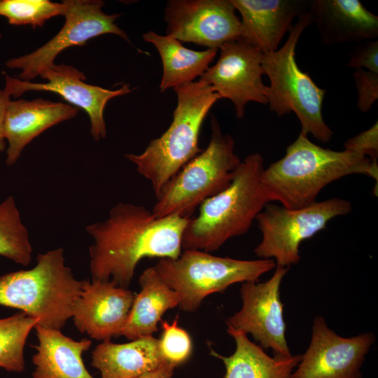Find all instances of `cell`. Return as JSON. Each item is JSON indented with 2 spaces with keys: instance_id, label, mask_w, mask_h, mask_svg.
Segmentation results:
<instances>
[{
  "instance_id": "31",
  "label": "cell",
  "mask_w": 378,
  "mask_h": 378,
  "mask_svg": "<svg viewBox=\"0 0 378 378\" xmlns=\"http://www.w3.org/2000/svg\"><path fill=\"white\" fill-rule=\"evenodd\" d=\"M344 149L360 153L377 162L378 157V125L376 122L370 128L349 139L344 144Z\"/></svg>"
},
{
  "instance_id": "9",
  "label": "cell",
  "mask_w": 378,
  "mask_h": 378,
  "mask_svg": "<svg viewBox=\"0 0 378 378\" xmlns=\"http://www.w3.org/2000/svg\"><path fill=\"white\" fill-rule=\"evenodd\" d=\"M351 209L349 201L340 198L316 202L299 209L267 203L255 218L262 239L254 253L262 259H273L276 266L297 264L301 242L326 228L332 218L345 215Z\"/></svg>"
},
{
  "instance_id": "25",
  "label": "cell",
  "mask_w": 378,
  "mask_h": 378,
  "mask_svg": "<svg viewBox=\"0 0 378 378\" xmlns=\"http://www.w3.org/2000/svg\"><path fill=\"white\" fill-rule=\"evenodd\" d=\"M0 255L23 266L31 261L28 231L12 196L0 203Z\"/></svg>"
},
{
  "instance_id": "32",
  "label": "cell",
  "mask_w": 378,
  "mask_h": 378,
  "mask_svg": "<svg viewBox=\"0 0 378 378\" xmlns=\"http://www.w3.org/2000/svg\"><path fill=\"white\" fill-rule=\"evenodd\" d=\"M10 101V95L4 88L0 89V151L5 150L6 147V139L4 133V122L7 105Z\"/></svg>"
},
{
  "instance_id": "17",
  "label": "cell",
  "mask_w": 378,
  "mask_h": 378,
  "mask_svg": "<svg viewBox=\"0 0 378 378\" xmlns=\"http://www.w3.org/2000/svg\"><path fill=\"white\" fill-rule=\"evenodd\" d=\"M241 14V38L258 48L262 54L279 49L295 18L308 10L309 1L230 0Z\"/></svg>"
},
{
  "instance_id": "1",
  "label": "cell",
  "mask_w": 378,
  "mask_h": 378,
  "mask_svg": "<svg viewBox=\"0 0 378 378\" xmlns=\"http://www.w3.org/2000/svg\"><path fill=\"white\" fill-rule=\"evenodd\" d=\"M188 220L178 216L158 218L141 205L115 204L106 220L85 228L94 239L89 248L92 280L128 288L141 259L178 258Z\"/></svg>"
},
{
  "instance_id": "10",
  "label": "cell",
  "mask_w": 378,
  "mask_h": 378,
  "mask_svg": "<svg viewBox=\"0 0 378 378\" xmlns=\"http://www.w3.org/2000/svg\"><path fill=\"white\" fill-rule=\"evenodd\" d=\"M64 23L60 31L50 41L34 52L8 59L6 65L18 69L16 78L30 81L55 64L57 56L64 50L83 46L94 37L113 34L130 42L127 34L115 23L120 14H106L102 11L101 0H65Z\"/></svg>"
},
{
  "instance_id": "21",
  "label": "cell",
  "mask_w": 378,
  "mask_h": 378,
  "mask_svg": "<svg viewBox=\"0 0 378 378\" xmlns=\"http://www.w3.org/2000/svg\"><path fill=\"white\" fill-rule=\"evenodd\" d=\"M164 362L159 340L151 335L124 344L104 341L92 351L91 365L101 378H137Z\"/></svg>"
},
{
  "instance_id": "19",
  "label": "cell",
  "mask_w": 378,
  "mask_h": 378,
  "mask_svg": "<svg viewBox=\"0 0 378 378\" xmlns=\"http://www.w3.org/2000/svg\"><path fill=\"white\" fill-rule=\"evenodd\" d=\"M308 10L324 44L361 43L378 36L377 15L359 0L309 1Z\"/></svg>"
},
{
  "instance_id": "20",
  "label": "cell",
  "mask_w": 378,
  "mask_h": 378,
  "mask_svg": "<svg viewBox=\"0 0 378 378\" xmlns=\"http://www.w3.org/2000/svg\"><path fill=\"white\" fill-rule=\"evenodd\" d=\"M34 328L38 344L34 346L33 378H94L83 360V354L90 347L91 340H74L60 330L38 324Z\"/></svg>"
},
{
  "instance_id": "13",
  "label": "cell",
  "mask_w": 378,
  "mask_h": 378,
  "mask_svg": "<svg viewBox=\"0 0 378 378\" xmlns=\"http://www.w3.org/2000/svg\"><path fill=\"white\" fill-rule=\"evenodd\" d=\"M310 344L289 378H363L360 368L375 342L370 332L343 337L317 316L312 327Z\"/></svg>"
},
{
  "instance_id": "27",
  "label": "cell",
  "mask_w": 378,
  "mask_h": 378,
  "mask_svg": "<svg viewBox=\"0 0 378 378\" xmlns=\"http://www.w3.org/2000/svg\"><path fill=\"white\" fill-rule=\"evenodd\" d=\"M65 4L49 0H0V15L13 25L41 27L46 20L63 15Z\"/></svg>"
},
{
  "instance_id": "14",
  "label": "cell",
  "mask_w": 378,
  "mask_h": 378,
  "mask_svg": "<svg viewBox=\"0 0 378 378\" xmlns=\"http://www.w3.org/2000/svg\"><path fill=\"white\" fill-rule=\"evenodd\" d=\"M230 0H170L164 8L166 34L181 42L220 48L241 36V20Z\"/></svg>"
},
{
  "instance_id": "3",
  "label": "cell",
  "mask_w": 378,
  "mask_h": 378,
  "mask_svg": "<svg viewBox=\"0 0 378 378\" xmlns=\"http://www.w3.org/2000/svg\"><path fill=\"white\" fill-rule=\"evenodd\" d=\"M264 169L258 153L241 160L230 186L204 201L198 214L189 218L182 249L213 252L228 239L246 234L268 203L260 186Z\"/></svg>"
},
{
  "instance_id": "6",
  "label": "cell",
  "mask_w": 378,
  "mask_h": 378,
  "mask_svg": "<svg viewBox=\"0 0 378 378\" xmlns=\"http://www.w3.org/2000/svg\"><path fill=\"white\" fill-rule=\"evenodd\" d=\"M312 23L309 10L298 16L286 43L277 50L262 54L261 64L270 80L267 99L271 111L278 116L294 112L301 124V132L328 143L333 132L322 116L326 91L319 88L295 60V49L304 30Z\"/></svg>"
},
{
  "instance_id": "23",
  "label": "cell",
  "mask_w": 378,
  "mask_h": 378,
  "mask_svg": "<svg viewBox=\"0 0 378 378\" xmlns=\"http://www.w3.org/2000/svg\"><path fill=\"white\" fill-rule=\"evenodd\" d=\"M227 331L236 344L234 353L225 356L211 349V355L225 365L224 378H289L301 360V355L271 357L245 333L229 327Z\"/></svg>"
},
{
  "instance_id": "16",
  "label": "cell",
  "mask_w": 378,
  "mask_h": 378,
  "mask_svg": "<svg viewBox=\"0 0 378 378\" xmlns=\"http://www.w3.org/2000/svg\"><path fill=\"white\" fill-rule=\"evenodd\" d=\"M135 294L112 281L84 279L71 318L76 328L98 341L122 335Z\"/></svg>"
},
{
  "instance_id": "11",
  "label": "cell",
  "mask_w": 378,
  "mask_h": 378,
  "mask_svg": "<svg viewBox=\"0 0 378 378\" xmlns=\"http://www.w3.org/2000/svg\"><path fill=\"white\" fill-rule=\"evenodd\" d=\"M288 267L276 266L272 277L262 283H241V309L227 321V326L251 334L262 349H271L274 356H292L288 348L280 298V286Z\"/></svg>"
},
{
  "instance_id": "5",
  "label": "cell",
  "mask_w": 378,
  "mask_h": 378,
  "mask_svg": "<svg viewBox=\"0 0 378 378\" xmlns=\"http://www.w3.org/2000/svg\"><path fill=\"white\" fill-rule=\"evenodd\" d=\"M84 280L65 265L64 250L40 253L30 270L0 276V305L20 309L46 328L60 330L71 318Z\"/></svg>"
},
{
  "instance_id": "26",
  "label": "cell",
  "mask_w": 378,
  "mask_h": 378,
  "mask_svg": "<svg viewBox=\"0 0 378 378\" xmlns=\"http://www.w3.org/2000/svg\"><path fill=\"white\" fill-rule=\"evenodd\" d=\"M38 322L37 318L22 312L0 318V368L14 372L24 370L26 341Z\"/></svg>"
},
{
  "instance_id": "8",
  "label": "cell",
  "mask_w": 378,
  "mask_h": 378,
  "mask_svg": "<svg viewBox=\"0 0 378 378\" xmlns=\"http://www.w3.org/2000/svg\"><path fill=\"white\" fill-rule=\"evenodd\" d=\"M275 267L273 259L237 260L198 250H184L176 259L161 258L155 266L178 294L179 308L190 312L209 295L223 293L235 283L258 281L260 276Z\"/></svg>"
},
{
  "instance_id": "33",
  "label": "cell",
  "mask_w": 378,
  "mask_h": 378,
  "mask_svg": "<svg viewBox=\"0 0 378 378\" xmlns=\"http://www.w3.org/2000/svg\"><path fill=\"white\" fill-rule=\"evenodd\" d=\"M176 367L165 361L157 369L146 372L137 378H172Z\"/></svg>"
},
{
  "instance_id": "29",
  "label": "cell",
  "mask_w": 378,
  "mask_h": 378,
  "mask_svg": "<svg viewBox=\"0 0 378 378\" xmlns=\"http://www.w3.org/2000/svg\"><path fill=\"white\" fill-rule=\"evenodd\" d=\"M358 94L357 107L368 111L378 99V73L357 69L353 74Z\"/></svg>"
},
{
  "instance_id": "28",
  "label": "cell",
  "mask_w": 378,
  "mask_h": 378,
  "mask_svg": "<svg viewBox=\"0 0 378 378\" xmlns=\"http://www.w3.org/2000/svg\"><path fill=\"white\" fill-rule=\"evenodd\" d=\"M160 322L162 332L159 340V348L163 358L175 367L183 364L192 354L190 335L178 326V316L171 323L167 321Z\"/></svg>"
},
{
  "instance_id": "24",
  "label": "cell",
  "mask_w": 378,
  "mask_h": 378,
  "mask_svg": "<svg viewBox=\"0 0 378 378\" xmlns=\"http://www.w3.org/2000/svg\"><path fill=\"white\" fill-rule=\"evenodd\" d=\"M143 39L152 43L161 57L163 73L160 90L190 83L200 77L209 67L218 49L197 51L184 47L181 42L169 35H160L153 31L143 35Z\"/></svg>"
},
{
  "instance_id": "15",
  "label": "cell",
  "mask_w": 378,
  "mask_h": 378,
  "mask_svg": "<svg viewBox=\"0 0 378 378\" xmlns=\"http://www.w3.org/2000/svg\"><path fill=\"white\" fill-rule=\"evenodd\" d=\"M40 76L46 82L24 81L6 75L4 88L15 98L28 91H45L59 94L71 105L87 113L90 120V133L95 141L106 136L104 111L107 102L132 92L128 84L117 90L90 85L85 82L86 77L83 72L66 64H54L43 70Z\"/></svg>"
},
{
  "instance_id": "18",
  "label": "cell",
  "mask_w": 378,
  "mask_h": 378,
  "mask_svg": "<svg viewBox=\"0 0 378 378\" xmlns=\"http://www.w3.org/2000/svg\"><path fill=\"white\" fill-rule=\"evenodd\" d=\"M78 108L69 104L44 99L10 101L7 105L4 133L8 142L6 164H14L24 147L47 129L74 118Z\"/></svg>"
},
{
  "instance_id": "12",
  "label": "cell",
  "mask_w": 378,
  "mask_h": 378,
  "mask_svg": "<svg viewBox=\"0 0 378 378\" xmlns=\"http://www.w3.org/2000/svg\"><path fill=\"white\" fill-rule=\"evenodd\" d=\"M220 49L217 62L199 80L210 85L220 98L230 99L237 118L244 117L249 102L267 104V85L262 79V52L241 37L224 43Z\"/></svg>"
},
{
  "instance_id": "30",
  "label": "cell",
  "mask_w": 378,
  "mask_h": 378,
  "mask_svg": "<svg viewBox=\"0 0 378 378\" xmlns=\"http://www.w3.org/2000/svg\"><path fill=\"white\" fill-rule=\"evenodd\" d=\"M346 66L378 73V41L361 42L350 52Z\"/></svg>"
},
{
  "instance_id": "2",
  "label": "cell",
  "mask_w": 378,
  "mask_h": 378,
  "mask_svg": "<svg viewBox=\"0 0 378 378\" xmlns=\"http://www.w3.org/2000/svg\"><path fill=\"white\" fill-rule=\"evenodd\" d=\"M354 174L369 176L377 182L378 163L360 153L324 148L300 132L284 156L263 169L260 186L268 202L276 201L284 208L299 209L315 203L328 184Z\"/></svg>"
},
{
  "instance_id": "22",
  "label": "cell",
  "mask_w": 378,
  "mask_h": 378,
  "mask_svg": "<svg viewBox=\"0 0 378 378\" xmlns=\"http://www.w3.org/2000/svg\"><path fill=\"white\" fill-rule=\"evenodd\" d=\"M140 292L135 295L122 335L130 341L151 336L158 330L162 315L178 307L179 298L160 277L155 267L143 271L139 279Z\"/></svg>"
},
{
  "instance_id": "4",
  "label": "cell",
  "mask_w": 378,
  "mask_h": 378,
  "mask_svg": "<svg viewBox=\"0 0 378 378\" xmlns=\"http://www.w3.org/2000/svg\"><path fill=\"white\" fill-rule=\"evenodd\" d=\"M177 104L169 128L150 141L140 154H126L137 172L150 181L155 197L188 162L202 151L198 146L202 125L220 98L213 88L198 80L174 88Z\"/></svg>"
},
{
  "instance_id": "7",
  "label": "cell",
  "mask_w": 378,
  "mask_h": 378,
  "mask_svg": "<svg viewBox=\"0 0 378 378\" xmlns=\"http://www.w3.org/2000/svg\"><path fill=\"white\" fill-rule=\"evenodd\" d=\"M211 129L207 147L172 178L156 196L152 209L155 218L178 216L190 218L204 201L231 183L241 162L234 152V141L229 134L222 133L214 115Z\"/></svg>"
}]
</instances>
